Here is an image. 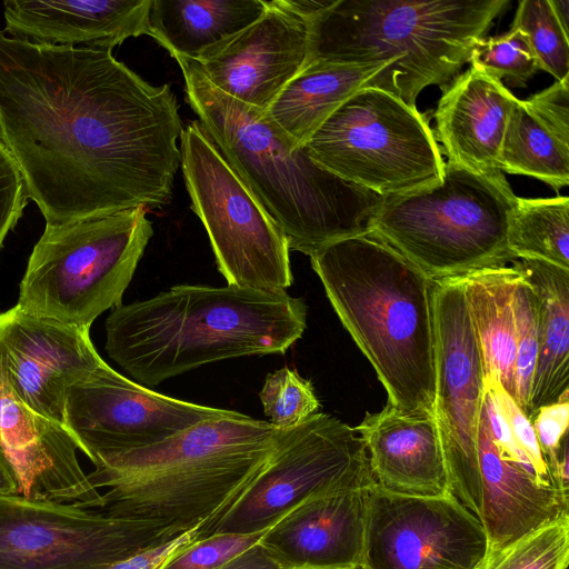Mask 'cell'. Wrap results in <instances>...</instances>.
Listing matches in <instances>:
<instances>
[{"instance_id": "6da1fadb", "label": "cell", "mask_w": 569, "mask_h": 569, "mask_svg": "<svg viewBox=\"0 0 569 569\" xmlns=\"http://www.w3.org/2000/svg\"><path fill=\"white\" fill-rule=\"evenodd\" d=\"M183 127L111 48L38 44L0 30V141L47 224L172 199Z\"/></svg>"}, {"instance_id": "7a4b0ae2", "label": "cell", "mask_w": 569, "mask_h": 569, "mask_svg": "<svg viewBox=\"0 0 569 569\" xmlns=\"http://www.w3.org/2000/svg\"><path fill=\"white\" fill-rule=\"evenodd\" d=\"M277 433L269 421L227 410L160 443L99 457L87 477L108 490L94 509L173 537L199 527L201 540L263 472Z\"/></svg>"}, {"instance_id": "3957f363", "label": "cell", "mask_w": 569, "mask_h": 569, "mask_svg": "<svg viewBox=\"0 0 569 569\" xmlns=\"http://www.w3.org/2000/svg\"><path fill=\"white\" fill-rule=\"evenodd\" d=\"M174 59L197 120L283 231L290 250L311 256L329 243L371 231L385 197L316 162L263 110L213 87L193 60Z\"/></svg>"}, {"instance_id": "277c9868", "label": "cell", "mask_w": 569, "mask_h": 569, "mask_svg": "<svg viewBox=\"0 0 569 569\" xmlns=\"http://www.w3.org/2000/svg\"><path fill=\"white\" fill-rule=\"evenodd\" d=\"M307 327V306L283 292L178 284L120 305L106 320V351L153 387L203 365L284 353Z\"/></svg>"}, {"instance_id": "5b68a950", "label": "cell", "mask_w": 569, "mask_h": 569, "mask_svg": "<svg viewBox=\"0 0 569 569\" xmlns=\"http://www.w3.org/2000/svg\"><path fill=\"white\" fill-rule=\"evenodd\" d=\"M309 258L388 405L403 413H433L435 281L370 232L329 243Z\"/></svg>"}, {"instance_id": "8992f818", "label": "cell", "mask_w": 569, "mask_h": 569, "mask_svg": "<svg viewBox=\"0 0 569 569\" xmlns=\"http://www.w3.org/2000/svg\"><path fill=\"white\" fill-rule=\"evenodd\" d=\"M508 0H333L306 21L303 67L382 63L367 84L411 107L428 86L445 89Z\"/></svg>"}, {"instance_id": "52a82bcc", "label": "cell", "mask_w": 569, "mask_h": 569, "mask_svg": "<svg viewBox=\"0 0 569 569\" xmlns=\"http://www.w3.org/2000/svg\"><path fill=\"white\" fill-rule=\"evenodd\" d=\"M516 200L501 171L447 161L439 183L385 198L370 233L433 281L460 278L513 260L507 233Z\"/></svg>"}, {"instance_id": "ba28073f", "label": "cell", "mask_w": 569, "mask_h": 569, "mask_svg": "<svg viewBox=\"0 0 569 569\" xmlns=\"http://www.w3.org/2000/svg\"><path fill=\"white\" fill-rule=\"evenodd\" d=\"M153 234L146 207L67 224H47L20 282L22 310L90 328L122 305Z\"/></svg>"}, {"instance_id": "9c48e42d", "label": "cell", "mask_w": 569, "mask_h": 569, "mask_svg": "<svg viewBox=\"0 0 569 569\" xmlns=\"http://www.w3.org/2000/svg\"><path fill=\"white\" fill-rule=\"evenodd\" d=\"M305 147L327 170L385 198L439 183L445 171L425 116L371 87L349 97Z\"/></svg>"}, {"instance_id": "30bf717a", "label": "cell", "mask_w": 569, "mask_h": 569, "mask_svg": "<svg viewBox=\"0 0 569 569\" xmlns=\"http://www.w3.org/2000/svg\"><path fill=\"white\" fill-rule=\"evenodd\" d=\"M181 169L191 209L206 228L228 286L283 292L293 282L290 248L198 120L180 136Z\"/></svg>"}, {"instance_id": "8fae6325", "label": "cell", "mask_w": 569, "mask_h": 569, "mask_svg": "<svg viewBox=\"0 0 569 569\" xmlns=\"http://www.w3.org/2000/svg\"><path fill=\"white\" fill-rule=\"evenodd\" d=\"M375 483L366 446L356 429L317 412L292 428L278 429L263 472L204 538L259 532L312 493Z\"/></svg>"}, {"instance_id": "7c38bea8", "label": "cell", "mask_w": 569, "mask_h": 569, "mask_svg": "<svg viewBox=\"0 0 569 569\" xmlns=\"http://www.w3.org/2000/svg\"><path fill=\"white\" fill-rule=\"evenodd\" d=\"M174 538L94 508L0 496V569H103Z\"/></svg>"}, {"instance_id": "4fadbf2b", "label": "cell", "mask_w": 569, "mask_h": 569, "mask_svg": "<svg viewBox=\"0 0 569 569\" xmlns=\"http://www.w3.org/2000/svg\"><path fill=\"white\" fill-rule=\"evenodd\" d=\"M435 418L448 492L468 507L477 481L485 372L462 278L433 282Z\"/></svg>"}, {"instance_id": "5bb4252c", "label": "cell", "mask_w": 569, "mask_h": 569, "mask_svg": "<svg viewBox=\"0 0 569 569\" xmlns=\"http://www.w3.org/2000/svg\"><path fill=\"white\" fill-rule=\"evenodd\" d=\"M487 552L480 520L451 493L370 487L362 569H480Z\"/></svg>"}, {"instance_id": "9a60e30c", "label": "cell", "mask_w": 569, "mask_h": 569, "mask_svg": "<svg viewBox=\"0 0 569 569\" xmlns=\"http://www.w3.org/2000/svg\"><path fill=\"white\" fill-rule=\"evenodd\" d=\"M226 411L153 391L104 361L67 390L63 426L93 462L160 443Z\"/></svg>"}, {"instance_id": "2e32d148", "label": "cell", "mask_w": 569, "mask_h": 569, "mask_svg": "<svg viewBox=\"0 0 569 569\" xmlns=\"http://www.w3.org/2000/svg\"><path fill=\"white\" fill-rule=\"evenodd\" d=\"M104 360L90 328L14 306L0 312V386L38 413L63 425L66 392Z\"/></svg>"}, {"instance_id": "e0dca14e", "label": "cell", "mask_w": 569, "mask_h": 569, "mask_svg": "<svg viewBox=\"0 0 569 569\" xmlns=\"http://www.w3.org/2000/svg\"><path fill=\"white\" fill-rule=\"evenodd\" d=\"M266 4L258 20L194 61L213 87L263 111L301 71L308 43L301 18L274 0Z\"/></svg>"}, {"instance_id": "ac0fdd59", "label": "cell", "mask_w": 569, "mask_h": 569, "mask_svg": "<svg viewBox=\"0 0 569 569\" xmlns=\"http://www.w3.org/2000/svg\"><path fill=\"white\" fill-rule=\"evenodd\" d=\"M0 446L19 483L33 500L98 508L101 493L91 486L68 429L29 408L0 386Z\"/></svg>"}, {"instance_id": "d6986e66", "label": "cell", "mask_w": 569, "mask_h": 569, "mask_svg": "<svg viewBox=\"0 0 569 569\" xmlns=\"http://www.w3.org/2000/svg\"><path fill=\"white\" fill-rule=\"evenodd\" d=\"M370 487L310 495L270 526L260 543L289 569L362 568Z\"/></svg>"}, {"instance_id": "ffe728a7", "label": "cell", "mask_w": 569, "mask_h": 569, "mask_svg": "<svg viewBox=\"0 0 569 569\" xmlns=\"http://www.w3.org/2000/svg\"><path fill=\"white\" fill-rule=\"evenodd\" d=\"M152 0H6L3 32L38 44L111 48L149 34Z\"/></svg>"}, {"instance_id": "44dd1931", "label": "cell", "mask_w": 569, "mask_h": 569, "mask_svg": "<svg viewBox=\"0 0 569 569\" xmlns=\"http://www.w3.org/2000/svg\"><path fill=\"white\" fill-rule=\"evenodd\" d=\"M361 437L376 485L409 496L448 492L443 450L433 413H403L387 406L367 413L355 428Z\"/></svg>"}, {"instance_id": "7402d4cb", "label": "cell", "mask_w": 569, "mask_h": 569, "mask_svg": "<svg viewBox=\"0 0 569 569\" xmlns=\"http://www.w3.org/2000/svg\"><path fill=\"white\" fill-rule=\"evenodd\" d=\"M435 120L448 161L478 173L499 170L501 144L517 98L501 80L469 67L445 89Z\"/></svg>"}, {"instance_id": "603a6c76", "label": "cell", "mask_w": 569, "mask_h": 569, "mask_svg": "<svg viewBox=\"0 0 569 569\" xmlns=\"http://www.w3.org/2000/svg\"><path fill=\"white\" fill-rule=\"evenodd\" d=\"M539 297L538 357L528 418L569 392V270L540 260L511 261Z\"/></svg>"}, {"instance_id": "cb8c5ba5", "label": "cell", "mask_w": 569, "mask_h": 569, "mask_svg": "<svg viewBox=\"0 0 569 569\" xmlns=\"http://www.w3.org/2000/svg\"><path fill=\"white\" fill-rule=\"evenodd\" d=\"M266 9L264 0H152L149 36L171 57L198 61Z\"/></svg>"}, {"instance_id": "d4e9b609", "label": "cell", "mask_w": 569, "mask_h": 569, "mask_svg": "<svg viewBox=\"0 0 569 569\" xmlns=\"http://www.w3.org/2000/svg\"><path fill=\"white\" fill-rule=\"evenodd\" d=\"M461 278L485 377H495L516 401L513 295L521 273L513 266L502 264L482 268Z\"/></svg>"}, {"instance_id": "484cf974", "label": "cell", "mask_w": 569, "mask_h": 569, "mask_svg": "<svg viewBox=\"0 0 569 569\" xmlns=\"http://www.w3.org/2000/svg\"><path fill=\"white\" fill-rule=\"evenodd\" d=\"M389 66L391 62L309 64L264 112L293 141L305 146L335 110Z\"/></svg>"}, {"instance_id": "4316f807", "label": "cell", "mask_w": 569, "mask_h": 569, "mask_svg": "<svg viewBox=\"0 0 569 569\" xmlns=\"http://www.w3.org/2000/svg\"><path fill=\"white\" fill-rule=\"evenodd\" d=\"M499 170L536 178L556 191L569 183V147L542 126L518 98L505 131Z\"/></svg>"}, {"instance_id": "83f0119b", "label": "cell", "mask_w": 569, "mask_h": 569, "mask_svg": "<svg viewBox=\"0 0 569 569\" xmlns=\"http://www.w3.org/2000/svg\"><path fill=\"white\" fill-rule=\"evenodd\" d=\"M507 248L513 260H540L569 270V198L517 197Z\"/></svg>"}, {"instance_id": "f1b7e54d", "label": "cell", "mask_w": 569, "mask_h": 569, "mask_svg": "<svg viewBox=\"0 0 569 569\" xmlns=\"http://www.w3.org/2000/svg\"><path fill=\"white\" fill-rule=\"evenodd\" d=\"M569 516L539 526L487 552L480 569H568Z\"/></svg>"}, {"instance_id": "f546056e", "label": "cell", "mask_w": 569, "mask_h": 569, "mask_svg": "<svg viewBox=\"0 0 569 569\" xmlns=\"http://www.w3.org/2000/svg\"><path fill=\"white\" fill-rule=\"evenodd\" d=\"M511 28L527 36L539 70L557 81L569 77V37L560 27L549 0H521Z\"/></svg>"}, {"instance_id": "4dcf8cb0", "label": "cell", "mask_w": 569, "mask_h": 569, "mask_svg": "<svg viewBox=\"0 0 569 569\" xmlns=\"http://www.w3.org/2000/svg\"><path fill=\"white\" fill-rule=\"evenodd\" d=\"M468 62L496 79H506L515 88L526 87L539 70L527 36L516 28L477 41Z\"/></svg>"}, {"instance_id": "1f68e13d", "label": "cell", "mask_w": 569, "mask_h": 569, "mask_svg": "<svg viewBox=\"0 0 569 569\" xmlns=\"http://www.w3.org/2000/svg\"><path fill=\"white\" fill-rule=\"evenodd\" d=\"M259 397L264 415L277 429L292 428L320 408L312 383L288 367L267 376Z\"/></svg>"}, {"instance_id": "d6a6232c", "label": "cell", "mask_w": 569, "mask_h": 569, "mask_svg": "<svg viewBox=\"0 0 569 569\" xmlns=\"http://www.w3.org/2000/svg\"><path fill=\"white\" fill-rule=\"evenodd\" d=\"M513 309L517 328L516 402L528 417L538 357L539 297L522 274L515 288Z\"/></svg>"}, {"instance_id": "836d02e7", "label": "cell", "mask_w": 569, "mask_h": 569, "mask_svg": "<svg viewBox=\"0 0 569 569\" xmlns=\"http://www.w3.org/2000/svg\"><path fill=\"white\" fill-rule=\"evenodd\" d=\"M267 529L246 535H211L187 547L161 569H217L257 545Z\"/></svg>"}, {"instance_id": "e575fe53", "label": "cell", "mask_w": 569, "mask_h": 569, "mask_svg": "<svg viewBox=\"0 0 569 569\" xmlns=\"http://www.w3.org/2000/svg\"><path fill=\"white\" fill-rule=\"evenodd\" d=\"M28 202L29 196L19 167L0 141V249Z\"/></svg>"}, {"instance_id": "d590c367", "label": "cell", "mask_w": 569, "mask_h": 569, "mask_svg": "<svg viewBox=\"0 0 569 569\" xmlns=\"http://www.w3.org/2000/svg\"><path fill=\"white\" fill-rule=\"evenodd\" d=\"M485 382L495 393L517 446L529 458L538 472L552 483L529 418L495 377H485Z\"/></svg>"}, {"instance_id": "8d00e7d4", "label": "cell", "mask_w": 569, "mask_h": 569, "mask_svg": "<svg viewBox=\"0 0 569 569\" xmlns=\"http://www.w3.org/2000/svg\"><path fill=\"white\" fill-rule=\"evenodd\" d=\"M522 101L542 126L569 147V77Z\"/></svg>"}, {"instance_id": "74e56055", "label": "cell", "mask_w": 569, "mask_h": 569, "mask_svg": "<svg viewBox=\"0 0 569 569\" xmlns=\"http://www.w3.org/2000/svg\"><path fill=\"white\" fill-rule=\"evenodd\" d=\"M530 421L548 467L562 439L568 436L569 392H566L558 401L540 407L532 415Z\"/></svg>"}, {"instance_id": "f35d334b", "label": "cell", "mask_w": 569, "mask_h": 569, "mask_svg": "<svg viewBox=\"0 0 569 569\" xmlns=\"http://www.w3.org/2000/svg\"><path fill=\"white\" fill-rule=\"evenodd\" d=\"M198 528L158 546L141 550L103 569H161L168 561L198 540Z\"/></svg>"}, {"instance_id": "ab89813d", "label": "cell", "mask_w": 569, "mask_h": 569, "mask_svg": "<svg viewBox=\"0 0 569 569\" xmlns=\"http://www.w3.org/2000/svg\"><path fill=\"white\" fill-rule=\"evenodd\" d=\"M217 569H289L260 541Z\"/></svg>"}, {"instance_id": "60d3db41", "label": "cell", "mask_w": 569, "mask_h": 569, "mask_svg": "<svg viewBox=\"0 0 569 569\" xmlns=\"http://www.w3.org/2000/svg\"><path fill=\"white\" fill-rule=\"evenodd\" d=\"M282 9L298 16L305 22L328 8L333 0L315 1V0H274Z\"/></svg>"}, {"instance_id": "b9f144b4", "label": "cell", "mask_w": 569, "mask_h": 569, "mask_svg": "<svg viewBox=\"0 0 569 569\" xmlns=\"http://www.w3.org/2000/svg\"><path fill=\"white\" fill-rule=\"evenodd\" d=\"M20 495L14 471L0 446V496Z\"/></svg>"}, {"instance_id": "7bdbcfd3", "label": "cell", "mask_w": 569, "mask_h": 569, "mask_svg": "<svg viewBox=\"0 0 569 569\" xmlns=\"http://www.w3.org/2000/svg\"><path fill=\"white\" fill-rule=\"evenodd\" d=\"M549 3L560 27L569 37V0H549Z\"/></svg>"}, {"instance_id": "ee69618b", "label": "cell", "mask_w": 569, "mask_h": 569, "mask_svg": "<svg viewBox=\"0 0 569 569\" xmlns=\"http://www.w3.org/2000/svg\"><path fill=\"white\" fill-rule=\"evenodd\" d=\"M295 569H341V568H318V567H299ZM362 569V568H359Z\"/></svg>"}]
</instances>
